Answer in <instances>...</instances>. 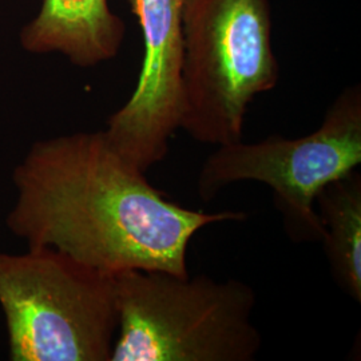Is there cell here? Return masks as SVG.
I'll list each match as a JSON object with an SVG mask.
<instances>
[{"label":"cell","instance_id":"1","mask_svg":"<svg viewBox=\"0 0 361 361\" xmlns=\"http://www.w3.org/2000/svg\"><path fill=\"white\" fill-rule=\"evenodd\" d=\"M7 228L28 246L63 252L94 269L188 276V247L207 225L240 212L182 207L116 152L104 130L35 142L13 174Z\"/></svg>","mask_w":361,"mask_h":361},{"label":"cell","instance_id":"2","mask_svg":"<svg viewBox=\"0 0 361 361\" xmlns=\"http://www.w3.org/2000/svg\"><path fill=\"white\" fill-rule=\"evenodd\" d=\"M114 290L110 361H253L262 347L241 280L133 269L114 274Z\"/></svg>","mask_w":361,"mask_h":361},{"label":"cell","instance_id":"3","mask_svg":"<svg viewBox=\"0 0 361 361\" xmlns=\"http://www.w3.org/2000/svg\"><path fill=\"white\" fill-rule=\"evenodd\" d=\"M279 78L268 0H185L180 129L194 141H241L249 104Z\"/></svg>","mask_w":361,"mask_h":361},{"label":"cell","instance_id":"4","mask_svg":"<svg viewBox=\"0 0 361 361\" xmlns=\"http://www.w3.org/2000/svg\"><path fill=\"white\" fill-rule=\"evenodd\" d=\"M0 308L13 361H110L114 274L47 246L0 253Z\"/></svg>","mask_w":361,"mask_h":361},{"label":"cell","instance_id":"5","mask_svg":"<svg viewBox=\"0 0 361 361\" xmlns=\"http://www.w3.org/2000/svg\"><path fill=\"white\" fill-rule=\"evenodd\" d=\"M361 164V87L341 91L320 128L301 138L271 135L258 142L217 146L200 170L197 193L212 201L235 182L269 186L285 232L293 243H320L323 228L316 195Z\"/></svg>","mask_w":361,"mask_h":361},{"label":"cell","instance_id":"6","mask_svg":"<svg viewBox=\"0 0 361 361\" xmlns=\"http://www.w3.org/2000/svg\"><path fill=\"white\" fill-rule=\"evenodd\" d=\"M142 32L143 61L129 101L104 130L119 154L147 171L169 153L182 114V13L185 0H128Z\"/></svg>","mask_w":361,"mask_h":361},{"label":"cell","instance_id":"7","mask_svg":"<svg viewBox=\"0 0 361 361\" xmlns=\"http://www.w3.org/2000/svg\"><path fill=\"white\" fill-rule=\"evenodd\" d=\"M126 27L107 0H42L37 18L20 34L32 54L59 52L78 67H94L116 58Z\"/></svg>","mask_w":361,"mask_h":361},{"label":"cell","instance_id":"8","mask_svg":"<svg viewBox=\"0 0 361 361\" xmlns=\"http://www.w3.org/2000/svg\"><path fill=\"white\" fill-rule=\"evenodd\" d=\"M325 257L336 285L361 302V174L332 180L316 195Z\"/></svg>","mask_w":361,"mask_h":361}]
</instances>
